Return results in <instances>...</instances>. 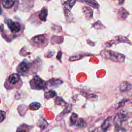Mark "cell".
<instances>
[{
  "label": "cell",
  "mask_w": 132,
  "mask_h": 132,
  "mask_svg": "<svg viewBox=\"0 0 132 132\" xmlns=\"http://www.w3.org/2000/svg\"><path fill=\"white\" fill-rule=\"evenodd\" d=\"M23 84L20 75L18 73L10 74L6 79L4 87L7 90H11L14 88L19 89Z\"/></svg>",
  "instance_id": "6da1fadb"
},
{
  "label": "cell",
  "mask_w": 132,
  "mask_h": 132,
  "mask_svg": "<svg viewBox=\"0 0 132 132\" xmlns=\"http://www.w3.org/2000/svg\"><path fill=\"white\" fill-rule=\"evenodd\" d=\"M49 42V36L47 34H41L33 37L30 40V44L36 48L46 47Z\"/></svg>",
  "instance_id": "7a4b0ae2"
},
{
  "label": "cell",
  "mask_w": 132,
  "mask_h": 132,
  "mask_svg": "<svg viewBox=\"0 0 132 132\" xmlns=\"http://www.w3.org/2000/svg\"><path fill=\"white\" fill-rule=\"evenodd\" d=\"M100 55L104 58L116 62H123L125 60V56L123 54L109 50H102L100 52Z\"/></svg>",
  "instance_id": "3957f363"
},
{
  "label": "cell",
  "mask_w": 132,
  "mask_h": 132,
  "mask_svg": "<svg viewBox=\"0 0 132 132\" xmlns=\"http://www.w3.org/2000/svg\"><path fill=\"white\" fill-rule=\"evenodd\" d=\"M1 3L3 9L10 14L15 12L19 7V0H2Z\"/></svg>",
  "instance_id": "277c9868"
},
{
  "label": "cell",
  "mask_w": 132,
  "mask_h": 132,
  "mask_svg": "<svg viewBox=\"0 0 132 132\" xmlns=\"http://www.w3.org/2000/svg\"><path fill=\"white\" fill-rule=\"evenodd\" d=\"M33 64L26 59H24L17 66L16 71L19 74L23 76L29 75L31 71V69L33 68Z\"/></svg>",
  "instance_id": "5b68a950"
},
{
  "label": "cell",
  "mask_w": 132,
  "mask_h": 132,
  "mask_svg": "<svg viewBox=\"0 0 132 132\" xmlns=\"http://www.w3.org/2000/svg\"><path fill=\"white\" fill-rule=\"evenodd\" d=\"M29 83L30 88L34 90H44L47 87V82L42 79L38 75L34 76Z\"/></svg>",
  "instance_id": "8992f818"
},
{
  "label": "cell",
  "mask_w": 132,
  "mask_h": 132,
  "mask_svg": "<svg viewBox=\"0 0 132 132\" xmlns=\"http://www.w3.org/2000/svg\"><path fill=\"white\" fill-rule=\"evenodd\" d=\"M6 23L10 31L14 34H19L23 30V25L19 22L8 19L6 20Z\"/></svg>",
  "instance_id": "52a82bcc"
},
{
  "label": "cell",
  "mask_w": 132,
  "mask_h": 132,
  "mask_svg": "<svg viewBox=\"0 0 132 132\" xmlns=\"http://www.w3.org/2000/svg\"><path fill=\"white\" fill-rule=\"evenodd\" d=\"M47 13L48 10L46 7H43L40 11L37 12L38 18L39 20L40 23H41V22H45L46 21Z\"/></svg>",
  "instance_id": "ba28073f"
},
{
  "label": "cell",
  "mask_w": 132,
  "mask_h": 132,
  "mask_svg": "<svg viewBox=\"0 0 132 132\" xmlns=\"http://www.w3.org/2000/svg\"><path fill=\"white\" fill-rule=\"evenodd\" d=\"M119 90L121 92H124L130 91L132 89V84L128 81H123L119 85Z\"/></svg>",
  "instance_id": "9c48e42d"
},
{
  "label": "cell",
  "mask_w": 132,
  "mask_h": 132,
  "mask_svg": "<svg viewBox=\"0 0 132 132\" xmlns=\"http://www.w3.org/2000/svg\"><path fill=\"white\" fill-rule=\"evenodd\" d=\"M128 15H129L128 12L125 8L123 7H121L119 9L117 14L118 19L121 20H125Z\"/></svg>",
  "instance_id": "30bf717a"
},
{
  "label": "cell",
  "mask_w": 132,
  "mask_h": 132,
  "mask_svg": "<svg viewBox=\"0 0 132 132\" xmlns=\"http://www.w3.org/2000/svg\"><path fill=\"white\" fill-rule=\"evenodd\" d=\"M113 124H114V125L116 128L118 129V128L121 127V126L122 125V123L123 121L119 113V114H117L115 116V117L113 119Z\"/></svg>",
  "instance_id": "8fae6325"
},
{
  "label": "cell",
  "mask_w": 132,
  "mask_h": 132,
  "mask_svg": "<svg viewBox=\"0 0 132 132\" xmlns=\"http://www.w3.org/2000/svg\"><path fill=\"white\" fill-rule=\"evenodd\" d=\"M83 13L87 19H90L93 16V11L90 7H84L82 8Z\"/></svg>",
  "instance_id": "7c38bea8"
},
{
  "label": "cell",
  "mask_w": 132,
  "mask_h": 132,
  "mask_svg": "<svg viewBox=\"0 0 132 132\" xmlns=\"http://www.w3.org/2000/svg\"><path fill=\"white\" fill-rule=\"evenodd\" d=\"M110 120H111V117H109L107 118H106L103 124L101 125V129L102 130L103 132H106L107 129L109 128V127L110 125Z\"/></svg>",
  "instance_id": "4fadbf2b"
},
{
  "label": "cell",
  "mask_w": 132,
  "mask_h": 132,
  "mask_svg": "<svg viewBox=\"0 0 132 132\" xmlns=\"http://www.w3.org/2000/svg\"><path fill=\"white\" fill-rule=\"evenodd\" d=\"M84 2L92 8L97 9L99 7V5L96 0H85Z\"/></svg>",
  "instance_id": "5bb4252c"
},
{
  "label": "cell",
  "mask_w": 132,
  "mask_h": 132,
  "mask_svg": "<svg viewBox=\"0 0 132 132\" xmlns=\"http://www.w3.org/2000/svg\"><path fill=\"white\" fill-rule=\"evenodd\" d=\"M115 40L117 41L118 43H129V41L128 40V39L126 37L122 35L116 36L115 37Z\"/></svg>",
  "instance_id": "9a60e30c"
},
{
  "label": "cell",
  "mask_w": 132,
  "mask_h": 132,
  "mask_svg": "<svg viewBox=\"0 0 132 132\" xmlns=\"http://www.w3.org/2000/svg\"><path fill=\"white\" fill-rule=\"evenodd\" d=\"M62 83V81L59 79H51L48 82V84L50 85V86L51 87L54 86V87H55L57 86H58Z\"/></svg>",
  "instance_id": "2e32d148"
},
{
  "label": "cell",
  "mask_w": 132,
  "mask_h": 132,
  "mask_svg": "<svg viewBox=\"0 0 132 132\" xmlns=\"http://www.w3.org/2000/svg\"><path fill=\"white\" fill-rule=\"evenodd\" d=\"M41 107V104L38 102H33L29 105V108L32 110H36L38 109Z\"/></svg>",
  "instance_id": "e0dca14e"
},
{
  "label": "cell",
  "mask_w": 132,
  "mask_h": 132,
  "mask_svg": "<svg viewBox=\"0 0 132 132\" xmlns=\"http://www.w3.org/2000/svg\"><path fill=\"white\" fill-rule=\"evenodd\" d=\"M56 95V92L53 90H50L47 92H46L44 93V96L46 98H50L54 97Z\"/></svg>",
  "instance_id": "ac0fdd59"
},
{
  "label": "cell",
  "mask_w": 132,
  "mask_h": 132,
  "mask_svg": "<svg viewBox=\"0 0 132 132\" xmlns=\"http://www.w3.org/2000/svg\"><path fill=\"white\" fill-rule=\"evenodd\" d=\"M76 2V0H68L66 1L63 5H65L67 7H68L69 9H71L73 6L75 5Z\"/></svg>",
  "instance_id": "d6986e66"
},
{
  "label": "cell",
  "mask_w": 132,
  "mask_h": 132,
  "mask_svg": "<svg viewBox=\"0 0 132 132\" xmlns=\"http://www.w3.org/2000/svg\"><path fill=\"white\" fill-rule=\"evenodd\" d=\"M77 118H78V116L77 114H76L75 113H72V116H71L70 118V122L71 124L72 125H74L76 123L77 120Z\"/></svg>",
  "instance_id": "ffe728a7"
},
{
  "label": "cell",
  "mask_w": 132,
  "mask_h": 132,
  "mask_svg": "<svg viewBox=\"0 0 132 132\" xmlns=\"http://www.w3.org/2000/svg\"><path fill=\"white\" fill-rule=\"evenodd\" d=\"M86 125V123L83 119H79L77 122V126L80 127H85Z\"/></svg>",
  "instance_id": "44dd1931"
},
{
  "label": "cell",
  "mask_w": 132,
  "mask_h": 132,
  "mask_svg": "<svg viewBox=\"0 0 132 132\" xmlns=\"http://www.w3.org/2000/svg\"><path fill=\"white\" fill-rule=\"evenodd\" d=\"M93 27L94 28H95V29H102V28H103L104 27V26L99 21H97V22H95L93 25Z\"/></svg>",
  "instance_id": "7402d4cb"
},
{
  "label": "cell",
  "mask_w": 132,
  "mask_h": 132,
  "mask_svg": "<svg viewBox=\"0 0 132 132\" xmlns=\"http://www.w3.org/2000/svg\"><path fill=\"white\" fill-rule=\"evenodd\" d=\"M6 113L4 111L0 110V122H2L6 118Z\"/></svg>",
  "instance_id": "603a6c76"
},
{
  "label": "cell",
  "mask_w": 132,
  "mask_h": 132,
  "mask_svg": "<svg viewBox=\"0 0 132 132\" xmlns=\"http://www.w3.org/2000/svg\"><path fill=\"white\" fill-rule=\"evenodd\" d=\"M127 98H124V99H123L122 100H121L120 102H119L118 103V105H117V108H119L122 106H123L125 103L127 101Z\"/></svg>",
  "instance_id": "cb8c5ba5"
},
{
  "label": "cell",
  "mask_w": 132,
  "mask_h": 132,
  "mask_svg": "<svg viewBox=\"0 0 132 132\" xmlns=\"http://www.w3.org/2000/svg\"><path fill=\"white\" fill-rule=\"evenodd\" d=\"M116 132H126V130L124 128H119L118 129H116Z\"/></svg>",
  "instance_id": "d4e9b609"
},
{
  "label": "cell",
  "mask_w": 132,
  "mask_h": 132,
  "mask_svg": "<svg viewBox=\"0 0 132 132\" xmlns=\"http://www.w3.org/2000/svg\"><path fill=\"white\" fill-rule=\"evenodd\" d=\"M17 132H28V131L27 130V129H25L24 128H21L19 127L18 129Z\"/></svg>",
  "instance_id": "484cf974"
},
{
  "label": "cell",
  "mask_w": 132,
  "mask_h": 132,
  "mask_svg": "<svg viewBox=\"0 0 132 132\" xmlns=\"http://www.w3.org/2000/svg\"><path fill=\"white\" fill-rule=\"evenodd\" d=\"M119 1V3L120 5H122L123 4L125 0H118Z\"/></svg>",
  "instance_id": "4316f807"
},
{
  "label": "cell",
  "mask_w": 132,
  "mask_h": 132,
  "mask_svg": "<svg viewBox=\"0 0 132 132\" xmlns=\"http://www.w3.org/2000/svg\"><path fill=\"white\" fill-rule=\"evenodd\" d=\"M77 1H78L79 2H84L85 0H77Z\"/></svg>",
  "instance_id": "83f0119b"
},
{
  "label": "cell",
  "mask_w": 132,
  "mask_h": 132,
  "mask_svg": "<svg viewBox=\"0 0 132 132\" xmlns=\"http://www.w3.org/2000/svg\"><path fill=\"white\" fill-rule=\"evenodd\" d=\"M0 11L1 12V7H0Z\"/></svg>",
  "instance_id": "f1b7e54d"
}]
</instances>
